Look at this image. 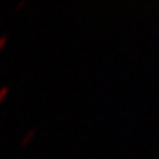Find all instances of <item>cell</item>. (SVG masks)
<instances>
[{"mask_svg": "<svg viewBox=\"0 0 159 159\" xmlns=\"http://www.w3.org/2000/svg\"><path fill=\"white\" fill-rule=\"evenodd\" d=\"M7 39H8V36L3 34V36H0V50H2V47L7 44Z\"/></svg>", "mask_w": 159, "mask_h": 159, "instance_id": "cell-3", "label": "cell"}, {"mask_svg": "<svg viewBox=\"0 0 159 159\" xmlns=\"http://www.w3.org/2000/svg\"><path fill=\"white\" fill-rule=\"evenodd\" d=\"M8 91H10V88L8 86H2V88H0V102H2V99H5V96L8 94Z\"/></svg>", "mask_w": 159, "mask_h": 159, "instance_id": "cell-2", "label": "cell"}, {"mask_svg": "<svg viewBox=\"0 0 159 159\" xmlns=\"http://www.w3.org/2000/svg\"><path fill=\"white\" fill-rule=\"evenodd\" d=\"M34 132H36V128H30V130L25 133V136L21 138V144H23V146H25V144H28V141H30L33 136H34Z\"/></svg>", "mask_w": 159, "mask_h": 159, "instance_id": "cell-1", "label": "cell"}, {"mask_svg": "<svg viewBox=\"0 0 159 159\" xmlns=\"http://www.w3.org/2000/svg\"><path fill=\"white\" fill-rule=\"evenodd\" d=\"M23 5H25V0H20V2L16 3V8H21Z\"/></svg>", "mask_w": 159, "mask_h": 159, "instance_id": "cell-4", "label": "cell"}]
</instances>
